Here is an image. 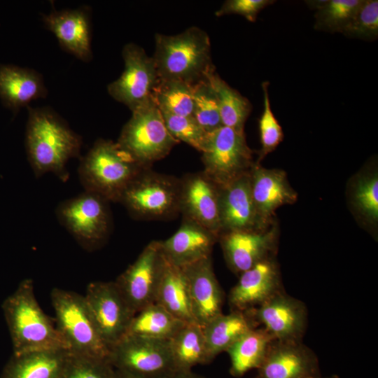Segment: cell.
<instances>
[{"label":"cell","instance_id":"6da1fadb","mask_svg":"<svg viewBox=\"0 0 378 378\" xmlns=\"http://www.w3.org/2000/svg\"><path fill=\"white\" fill-rule=\"evenodd\" d=\"M27 108L26 151L35 176L52 173L62 181H66V164L80 155L81 136L52 109Z\"/></svg>","mask_w":378,"mask_h":378},{"label":"cell","instance_id":"7a4b0ae2","mask_svg":"<svg viewBox=\"0 0 378 378\" xmlns=\"http://www.w3.org/2000/svg\"><path fill=\"white\" fill-rule=\"evenodd\" d=\"M34 290L32 280L24 279L2 304L13 354L48 349L67 350L56 326L38 304Z\"/></svg>","mask_w":378,"mask_h":378},{"label":"cell","instance_id":"3957f363","mask_svg":"<svg viewBox=\"0 0 378 378\" xmlns=\"http://www.w3.org/2000/svg\"><path fill=\"white\" fill-rule=\"evenodd\" d=\"M160 80L194 85L215 71L206 31L191 27L176 35L156 34L152 57Z\"/></svg>","mask_w":378,"mask_h":378},{"label":"cell","instance_id":"277c9868","mask_svg":"<svg viewBox=\"0 0 378 378\" xmlns=\"http://www.w3.org/2000/svg\"><path fill=\"white\" fill-rule=\"evenodd\" d=\"M144 169L117 142L99 139L80 160L78 175L85 191L119 202L127 186Z\"/></svg>","mask_w":378,"mask_h":378},{"label":"cell","instance_id":"5b68a950","mask_svg":"<svg viewBox=\"0 0 378 378\" xmlns=\"http://www.w3.org/2000/svg\"><path fill=\"white\" fill-rule=\"evenodd\" d=\"M51 302L56 327L72 354L108 359L109 348L103 340L84 296L55 288Z\"/></svg>","mask_w":378,"mask_h":378},{"label":"cell","instance_id":"8992f818","mask_svg":"<svg viewBox=\"0 0 378 378\" xmlns=\"http://www.w3.org/2000/svg\"><path fill=\"white\" fill-rule=\"evenodd\" d=\"M123 126L118 144L143 167L166 157L179 143L168 131L153 98L132 111Z\"/></svg>","mask_w":378,"mask_h":378},{"label":"cell","instance_id":"52a82bcc","mask_svg":"<svg viewBox=\"0 0 378 378\" xmlns=\"http://www.w3.org/2000/svg\"><path fill=\"white\" fill-rule=\"evenodd\" d=\"M180 179L155 172H141L123 191L119 202L139 220H167L180 213Z\"/></svg>","mask_w":378,"mask_h":378},{"label":"cell","instance_id":"ba28073f","mask_svg":"<svg viewBox=\"0 0 378 378\" xmlns=\"http://www.w3.org/2000/svg\"><path fill=\"white\" fill-rule=\"evenodd\" d=\"M108 360L132 378H167L176 371L169 340L125 335L110 347Z\"/></svg>","mask_w":378,"mask_h":378},{"label":"cell","instance_id":"9c48e42d","mask_svg":"<svg viewBox=\"0 0 378 378\" xmlns=\"http://www.w3.org/2000/svg\"><path fill=\"white\" fill-rule=\"evenodd\" d=\"M108 201L89 191L62 202L56 209L59 223L83 247L103 244L112 229Z\"/></svg>","mask_w":378,"mask_h":378},{"label":"cell","instance_id":"30bf717a","mask_svg":"<svg viewBox=\"0 0 378 378\" xmlns=\"http://www.w3.org/2000/svg\"><path fill=\"white\" fill-rule=\"evenodd\" d=\"M201 153L203 172L218 186L248 172L254 164L244 132L225 126L207 133Z\"/></svg>","mask_w":378,"mask_h":378},{"label":"cell","instance_id":"8fae6325","mask_svg":"<svg viewBox=\"0 0 378 378\" xmlns=\"http://www.w3.org/2000/svg\"><path fill=\"white\" fill-rule=\"evenodd\" d=\"M165 260L160 241H152L115 281L135 314L156 302Z\"/></svg>","mask_w":378,"mask_h":378},{"label":"cell","instance_id":"7c38bea8","mask_svg":"<svg viewBox=\"0 0 378 378\" xmlns=\"http://www.w3.org/2000/svg\"><path fill=\"white\" fill-rule=\"evenodd\" d=\"M122 57L124 71L108 85L107 90L115 100L133 111L152 98L160 78L153 57H148L138 45L126 44Z\"/></svg>","mask_w":378,"mask_h":378},{"label":"cell","instance_id":"4fadbf2b","mask_svg":"<svg viewBox=\"0 0 378 378\" xmlns=\"http://www.w3.org/2000/svg\"><path fill=\"white\" fill-rule=\"evenodd\" d=\"M83 296L99 333L110 349L125 336L135 313L115 281L91 282Z\"/></svg>","mask_w":378,"mask_h":378},{"label":"cell","instance_id":"5bb4252c","mask_svg":"<svg viewBox=\"0 0 378 378\" xmlns=\"http://www.w3.org/2000/svg\"><path fill=\"white\" fill-rule=\"evenodd\" d=\"M245 312L255 325H262L276 340L299 342L302 340L307 325V307L302 301L284 290Z\"/></svg>","mask_w":378,"mask_h":378},{"label":"cell","instance_id":"9a60e30c","mask_svg":"<svg viewBox=\"0 0 378 378\" xmlns=\"http://www.w3.org/2000/svg\"><path fill=\"white\" fill-rule=\"evenodd\" d=\"M219 197V186L203 172L180 179V213L218 238L221 231Z\"/></svg>","mask_w":378,"mask_h":378},{"label":"cell","instance_id":"2e32d148","mask_svg":"<svg viewBox=\"0 0 378 378\" xmlns=\"http://www.w3.org/2000/svg\"><path fill=\"white\" fill-rule=\"evenodd\" d=\"M255 378H312L320 376L315 353L302 341L274 340Z\"/></svg>","mask_w":378,"mask_h":378},{"label":"cell","instance_id":"e0dca14e","mask_svg":"<svg viewBox=\"0 0 378 378\" xmlns=\"http://www.w3.org/2000/svg\"><path fill=\"white\" fill-rule=\"evenodd\" d=\"M283 290L279 269L270 257L240 274L230 291L229 304L232 310L246 312Z\"/></svg>","mask_w":378,"mask_h":378},{"label":"cell","instance_id":"ac0fdd59","mask_svg":"<svg viewBox=\"0 0 378 378\" xmlns=\"http://www.w3.org/2000/svg\"><path fill=\"white\" fill-rule=\"evenodd\" d=\"M184 270L195 323L204 326L222 313L223 293L209 257L182 267Z\"/></svg>","mask_w":378,"mask_h":378},{"label":"cell","instance_id":"d6986e66","mask_svg":"<svg viewBox=\"0 0 378 378\" xmlns=\"http://www.w3.org/2000/svg\"><path fill=\"white\" fill-rule=\"evenodd\" d=\"M42 17L44 25L64 50L83 62L92 59L90 18L87 8L52 9Z\"/></svg>","mask_w":378,"mask_h":378},{"label":"cell","instance_id":"ffe728a7","mask_svg":"<svg viewBox=\"0 0 378 378\" xmlns=\"http://www.w3.org/2000/svg\"><path fill=\"white\" fill-rule=\"evenodd\" d=\"M276 232L262 230H233L220 234L219 239L229 267L241 274L270 258L274 248Z\"/></svg>","mask_w":378,"mask_h":378},{"label":"cell","instance_id":"44dd1931","mask_svg":"<svg viewBox=\"0 0 378 378\" xmlns=\"http://www.w3.org/2000/svg\"><path fill=\"white\" fill-rule=\"evenodd\" d=\"M249 174L252 197L262 230L279 206L295 202L298 195L282 170L266 169L255 162Z\"/></svg>","mask_w":378,"mask_h":378},{"label":"cell","instance_id":"7402d4cb","mask_svg":"<svg viewBox=\"0 0 378 378\" xmlns=\"http://www.w3.org/2000/svg\"><path fill=\"white\" fill-rule=\"evenodd\" d=\"M249 172L219 186L220 234L233 230H262L252 197Z\"/></svg>","mask_w":378,"mask_h":378},{"label":"cell","instance_id":"603a6c76","mask_svg":"<svg viewBox=\"0 0 378 378\" xmlns=\"http://www.w3.org/2000/svg\"><path fill=\"white\" fill-rule=\"evenodd\" d=\"M218 237L195 222L184 218L178 230L160 241L165 258L172 263L185 267L211 257Z\"/></svg>","mask_w":378,"mask_h":378},{"label":"cell","instance_id":"cb8c5ba5","mask_svg":"<svg viewBox=\"0 0 378 378\" xmlns=\"http://www.w3.org/2000/svg\"><path fill=\"white\" fill-rule=\"evenodd\" d=\"M47 94L43 77L35 70L0 65V99L13 112L28 106L33 100L45 98Z\"/></svg>","mask_w":378,"mask_h":378},{"label":"cell","instance_id":"d4e9b609","mask_svg":"<svg viewBox=\"0 0 378 378\" xmlns=\"http://www.w3.org/2000/svg\"><path fill=\"white\" fill-rule=\"evenodd\" d=\"M69 356L64 349L13 354L3 378H61Z\"/></svg>","mask_w":378,"mask_h":378},{"label":"cell","instance_id":"484cf974","mask_svg":"<svg viewBox=\"0 0 378 378\" xmlns=\"http://www.w3.org/2000/svg\"><path fill=\"white\" fill-rule=\"evenodd\" d=\"M165 259L155 302L178 320L195 323L184 270Z\"/></svg>","mask_w":378,"mask_h":378},{"label":"cell","instance_id":"4316f807","mask_svg":"<svg viewBox=\"0 0 378 378\" xmlns=\"http://www.w3.org/2000/svg\"><path fill=\"white\" fill-rule=\"evenodd\" d=\"M256 325L245 312L232 310L215 316L202 326L207 354L211 362L242 335Z\"/></svg>","mask_w":378,"mask_h":378},{"label":"cell","instance_id":"83f0119b","mask_svg":"<svg viewBox=\"0 0 378 378\" xmlns=\"http://www.w3.org/2000/svg\"><path fill=\"white\" fill-rule=\"evenodd\" d=\"M274 340L262 327L253 328L242 335L225 351L230 359V374L241 377L252 369H258Z\"/></svg>","mask_w":378,"mask_h":378},{"label":"cell","instance_id":"f1b7e54d","mask_svg":"<svg viewBox=\"0 0 378 378\" xmlns=\"http://www.w3.org/2000/svg\"><path fill=\"white\" fill-rule=\"evenodd\" d=\"M176 370L189 371L197 365L210 363L201 326L186 323L169 340Z\"/></svg>","mask_w":378,"mask_h":378},{"label":"cell","instance_id":"f546056e","mask_svg":"<svg viewBox=\"0 0 378 378\" xmlns=\"http://www.w3.org/2000/svg\"><path fill=\"white\" fill-rule=\"evenodd\" d=\"M184 323L155 302L134 314L125 335L170 340Z\"/></svg>","mask_w":378,"mask_h":378},{"label":"cell","instance_id":"4dcf8cb0","mask_svg":"<svg viewBox=\"0 0 378 378\" xmlns=\"http://www.w3.org/2000/svg\"><path fill=\"white\" fill-rule=\"evenodd\" d=\"M206 80L216 94L222 125L244 131L252 109L251 102L230 87L215 71L207 76Z\"/></svg>","mask_w":378,"mask_h":378},{"label":"cell","instance_id":"1f68e13d","mask_svg":"<svg viewBox=\"0 0 378 378\" xmlns=\"http://www.w3.org/2000/svg\"><path fill=\"white\" fill-rule=\"evenodd\" d=\"M362 0L306 1L316 10L314 28L329 33H342Z\"/></svg>","mask_w":378,"mask_h":378},{"label":"cell","instance_id":"d6a6232c","mask_svg":"<svg viewBox=\"0 0 378 378\" xmlns=\"http://www.w3.org/2000/svg\"><path fill=\"white\" fill-rule=\"evenodd\" d=\"M152 98L161 111L183 116H192V85L176 80H160Z\"/></svg>","mask_w":378,"mask_h":378},{"label":"cell","instance_id":"836d02e7","mask_svg":"<svg viewBox=\"0 0 378 378\" xmlns=\"http://www.w3.org/2000/svg\"><path fill=\"white\" fill-rule=\"evenodd\" d=\"M192 116L206 132L223 126L216 94L207 80L192 86Z\"/></svg>","mask_w":378,"mask_h":378},{"label":"cell","instance_id":"e575fe53","mask_svg":"<svg viewBox=\"0 0 378 378\" xmlns=\"http://www.w3.org/2000/svg\"><path fill=\"white\" fill-rule=\"evenodd\" d=\"M345 36L372 41L378 36V1L362 0L342 33Z\"/></svg>","mask_w":378,"mask_h":378},{"label":"cell","instance_id":"d590c367","mask_svg":"<svg viewBox=\"0 0 378 378\" xmlns=\"http://www.w3.org/2000/svg\"><path fill=\"white\" fill-rule=\"evenodd\" d=\"M352 201L358 213L370 223L378 220V177L368 174L357 179L354 186Z\"/></svg>","mask_w":378,"mask_h":378},{"label":"cell","instance_id":"8d00e7d4","mask_svg":"<svg viewBox=\"0 0 378 378\" xmlns=\"http://www.w3.org/2000/svg\"><path fill=\"white\" fill-rule=\"evenodd\" d=\"M268 81L262 83L264 97V108L259 119V132L261 148L259 160L267 154L274 151L284 139V133L281 125L274 115L270 104Z\"/></svg>","mask_w":378,"mask_h":378},{"label":"cell","instance_id":"74e56055","mask_svg":"<svg viewBox=\"0 0 378 378\" xmlns=\"http://www.w3.org/2000/svg\"><path fill=\"white\" fill-rule=\"evenodd\" d=\"M171 135L202 152L206 143V132L193 116L177 115L160 110Z\"/></svg>","mask_w":378,"mask_h":378},{"label":"cell","instance_id":"f35d334b","mask_svg":"<svg viewBox=\"0 0 378 378\" xmlns=\"http://www.w3.org/2000/svg\"><path fill=\"white\" fill-rule=\"evenodd\" d=\"M113 370L108 359L70 353L61 378H111Z\"/></svg>","mask_w":378,"mask_h":378},{"label":"cell","instance_id":"ab89813d","mask_svg":"<svg viewBox=\"0 0 378 378\" xmlns=\"http://www.w3.org/2000/svg\"><path fill=\"white\" fill-rule=\"evenodd\" d=\"M274 0H227L215 13L217 17L225 15H239L249 22H255L258 13L267 6L273 4Z\"/></svg>","mask_w":378,"mask_h":378},{"label":"cell","instance_id":"60d3db41","mask_svg":"<svg viewBox=\"0 0 378 378\" xmlns=\"http://www.w3.org/2000/svg\"><path fill=\"white\" fill-rule=\"evenodd\" d=\"M167 378H206L200 374L194 373L192 370L179 371L176 370Z\"/></svg>","mask_w":378,"mask_h":378},{"label":"cell","instance_id":"b9f144b4","mask_svg":"<svg viewBox=\"0 0 378 378\" xmlns=\"http://www.w3.org/2000/svg\"><path fill=\"white\" fill-rule=\"evenodd\" d=\"M111 378H132V377L114 369Z\"/></svg>","mask_w":378,"mask_h":378},{"label":"cell","instance_id":"7bdbcfd3","mask_svg":"<svg viewBox=\"0 0 378 378\" xmlns=\"http://www.w3.org/2000/svg\"><path fill=\"white\" fill-rule=\"evenodd\" d=\"M312 378H339L337 375H332L331 377H321L320 376L319 377H312Z\"/></svg>","mask_w":378,"mask_h":378}]
</instances>
